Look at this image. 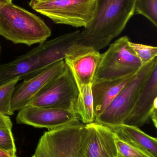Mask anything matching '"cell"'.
Segmentation results:
<instances>
[{"instance_id":"1","label":"cell","mask_w":157,"mask_h":157,"mask_svg":"<svg viewBox=\"0 0 157 157\" xmlns=\"http://www.w3.org/2000/svg\"><path fill=\"white\" fill-rule=\"evenodd\" d=\"M135 11V0H96L92 20L81 31V42L98 51L109 45L126 27Z\"/></svg>"},{"instance_id":"2","label":"cell","mask_w":157,"mask_h":157,"mask_svg":"<svg viewBox=\"0 0 157 157\" xmlns=\"http://www.w3.org/2000/svg\"><path fill=\"white\" fill-rule=\"evenodd\" d=\"M69 40L60 36L38 46L8 63L0 64V85L17 78H30L71 53Z\"/></svg>"},{"instance_id":"3","label":"cell","mask_w":157,"mask_h":157,"mask_svg":"<svg viewBox=\"0 0 157 157\" xmlns=\"http://www.w3.org/2000/svg\"><path fill=\"white\" fill-rule=\"evenodd\" d=\"M51 35V30L40 17L12 2L0 3V36L7 40L30 46Z\"/></svg>"},{"instance_id":"4","label":"cell","mask_w":157,"mask_h":157,"mask_svg":"<svg viewBox=\"0 0 157 157\" xmlns=\"http://www.w3.org/2000/svg\"><path fill=\"white\" fill-rule=\"evenodd\" d=\"M29 6L55 24L84 28L93 18L96 0H30Z\"/></svg>"},{"instance_id":"5","label":"cell","mask_w":157,"mask_h":157,"mask_svg":"<svg viewBox=\"0 0 157 157\" xmlns=\"http://www.w3.org/2000/svg\"><path fill=\"white\" fill-rule=\"evenodd\" d=\"M157 64V58L142 66L110 105L95 119V122L108 127L124 124L133 109L144 84Z\"/></svg>"},{"instance_id":"6","label":"cell","mask_w":157,"mask_h":157,"mask_svg":"<svg viewBox=\"0 0 157 157\" xmlns=\"http://www.w3.org/2000/svg\"><path fill=\"white\" fill-rule=\"evenodd\" d=\"M127 36L115 40L101 54L94 79H114L134 75L142 63L129 46Z\"/></svg>"},{"instance_id":"7","label":"cell","mask_w":157,"mask_h":157,"mask_svg":"<svg viewBox=\"0 0 157 157\" xmlns=\"http://www.w3.org/2000/svg\"><path fill=\"white\" fill-rule=\"evenodd\" d=\"M88 134L86 124L79 123L49 130L41 137L48 157H82Z\"/></svg>"},{"instance_id":"8","label":"cell","mask_w":157,"mask_h":157,"mask_svg":"<svg viewBox=\"0 0 157 157\" xmlns=\"http://www.w3.org/2000/svg\"><path fill=\"white\" fill-rule=\"evenodd\" d=\"M78 94V88L74 79L66 66L62 73L38 94L28 105L65 109L76 112Z\"/></svg>"},{"instance_id":"9","label":"cell","mask_w":157,"mask_h":157,"mask_svg":"<svg viewBox=\"0 0 157 157\" xmlns=\"http://www.w3.org/2000/svg\"><path fill=\"white\" fill-rule=\"evenodd\" d=\"M16 120L19 124L46 128L49 131L65 125L81 123L79 117L74 111L29 105L19 111Z\"/></svg>"},{"instance_id":"10","label":"cell","mask_w":157,"mask_h":157,"mask_svg":"<svg viewBox=\"0 0 157 157\" xmlns=\"http://www.w3.org/2000/svg\"><path fill=\"white\" fill-rule=\"evenodd\" d=\"M65 67L64 60L57 62L16 86L11 100L12 110L14 112L19 111L28 105L38 94L62 73Z\"/></svg>"},{"instance_id":"11","label":"cell","mask_w":157,"mask_h":157,"mask_svg":"<svg viewBox=\"0 0 157 157\" xmlns=\"http://www.w3.org/2000/svg\"><path fill=\"white\" fill-rule=\"evenodd\" d=\"M101 57L99 51L87 48L65 59L78 90L92 85Z\"/></svg>"},{"instance_id":"12","label":"cell","mask_w":157,"mask_h":157,"mask_svg":"<svg viewBox=\"0 0 157 157\" xmlns=\"http://www.w3.org/2000/svg\"><path fill=\"white\" fill-rule=\"evenodd\" d=\"M157 101V64L140 91L136 103L124 124L141 127L150 119L151 111Z\"/></svg>"},{"instance_id":"13","label":"cell","mask_w":157,"mask_h":157,"mask_svg":"<svg viewBox=\"0 0 157 157\" xmlns=\"http://www.w3.org/2000/svg\"><path fill=\"white\" fill-rule=\"evenodd\" d=\"M86 124L89 134L82 157H116L115 133L112 129L95 122Z\"/></svg>"},{"instance_id":"14","label":"cell","mask_w":157,"mask_h":157,"mask_svg":"<svg viewBox=\"0 0 157 157\" xmlns=\"http://www.w3.org/2000/svg\"><path fill=\"white\" fill-rule=\"evenodd\" d=\"M135 75L118 79H94L91 85V89L95 119L110 105Z\"/></svg>"},{"instance_id":"15","label":"cell","mask_w":157,"mask_h":157,"mask_svg":"<svg viewBox=\"0 0 157 157\" xmlns=\"http://www.w3.org/2000/svg\"><path fill=\"white\" fill-rule=\"evenodd\" d=\"M120 139L157 157V140L140 130L139 127L123 124L109 127Z\"/></svg>"},{"instance_id":"16","label":"cell","mask_w":157,"mask_h":157,"mask_svg":"<svg viewBox=\"0 0 157 157\" xmlns=\"http://www.w3.org/2000/svg\"><path fill=\"white\" fill-rule=\"evenodd\" d=\"M75 111L80 121L84 124L95 122L94 104L91 85L78 90L75 105Z\"/></svg>"},{"instance_id":"17","label":"cell","mask_w":157,"mask_h":157,"mask_svg":"<svg viewBox=\"0 0 157 157\" xmlns=\"http://www.w3.org/2000/svg\"><path fill=\"white\" fill-rule=\"evenodd\" d=\"M19 78H17L0 85V114L11 116L14 114L11 109L13 92Z\"/></svg>"},{"instance_id":"18","label":"cell","mask_w":157,"mask_h":157,"mask_svg":"<svg viewBox=\"0 0 157 157\" xmlns=\"http://www.w3.org/2000/svg\"><path fill=\"white\" fill-rule=\"evenodd\" d=\"M114 138L117 149L116 157H155L120 139L115 134Z\"/></svg>"},{"instance_id":"19","label":"cell","mask_w":157,"mask_h":157,"mask_svg":"<svg viewBox=\"0 0 157 157\" xmlns=\"http://www.w3.org/2000/svg\"><path fill=\"white\" fill-rule=\"evenodd\" d=\"M135 13L147 18L157 27V0H135Z\"/></svg>"},{"instance_id":"20","label":"cell","mask_w":157,"mask_h":157,"mask_svg":"<svg viewBox=\"0 0 157 157\" xmlns=\"http://www.w3.org/2000/svg\"><path fill=\"white\" fill-rule=\"evenodd\" d=\"M132 50L139 59L142 65H146L157 58V48L154 46L133 43H129Z\"/></svg>"},{"instance_id":"21","label":"cell","mask_w":157,"mask_h":157,"mask_svg":"<svg viewBox=\"0 0 157 157\" xmlns=\"http://www.w3.org/2000/svg\"><path fill=\"white\" fill-rule=\"evenodd\" d=\"M0 150L16 155V147L12 129L0 128Z\"/></svg>"},{"instance_id":"22","label":"cell","mask_w":157,"mask_h":157,"mask_svg":"<svg viewBox=\"0 0 157 157\" xmlns=\"http://www.w3.org/2000/svg\"><path fill=\"white\" fill-rule=\"evenodd\" d=\"M13 124L10 117L0 114V128H8L12 129Z\"/></svg>"},{"instance_id":"23","label":"cell","mask_w":157,"mask_h":157,"mask_svg":"<svg viewBox=\"0 0 157 157\" xmlns=\"http://www.w3.org/2000/svg\"><path fill=\"white\" fill-rule=\"evenodd\" d=\"M150 119L152 120L156 128L157 127V101L155 102L151 111Z\"/></svg>"},{"instance_id":"24","label":"cell","mask_w":157,"mask_h":157,"mask_svg":"<svg viewBox=\"0 0 157 157\" xmlns=\"http://www.w3.org/2000/svg\"><path fill=\"white\" fill-rule=\"evenodd\" d=\"M0 157H18L17 156H13L10 154L0 150Z\"/></svg>"},{"instance_id":"25","label":"cell","mask_w":157,"mask_h":157,"mask_svg":"<svg viewBox=\"0 0 157 157\" xmlns=\"http://www.w3.org/2000/svg\"><path fill=\"white\" fill-rule=\"evenodd\" d=\"M12 2V1L11 0H0V3L6 4Z\"/></svg>"},{"instance_id":"26","label":"cell","mask_w":157,"mask_h":157,"mask_svg":"<svg viewBox=\"0 0 157 157\" xmlns=\"http://www.w3.org/2000/svg\"><path fill=\"white\" fill-rule=\"evenodd\" d=\"M37 1H49V0H37Z\"/></svg>"},{"instance_id":"27","label":"cell","mask_w":157,"mask_h":157,"mask_svg":"<svg viewBox=\"0 0 157 157\" xmlns=\"http://www.w3.org/2000/svg\"><path fill=\"white\" fill-rule=\"evenodd\" d=\"M35 157V155H33V156H32V157Z\"/></svg>"},{"instance_id":"28","label":"cell","mask_w":157,"mask_h":157,"mask_svg":"<svg viewBox=\"0 0 157 157\" xmlns=\"http://www.w3.org/2000/svg\"><path fill=\"white\" fill-rule=\"evenodd\" d=\"M11 1H13V0H11Z\"/></svg>"}]
</instances>
